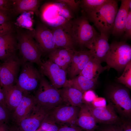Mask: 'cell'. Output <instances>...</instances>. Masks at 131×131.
Returning a JSON list of instances; mask_svg holds the SVG:
<instances>
[{
    "label": "cell",
    "mask_w": 131,
    "mask_h": 131,
    "mask_svg": "<svg viewBox=\"0 0 131 131\" xmlns=\"http://www.w3.org/2000/svg\"><path fill=\"white\" fill-rule=\"evenodd\" d=\"M118 10L117 1L108 0L96 10L87 14H83L89 21L93 23L100 33L108 36L109 34L112 32Z\"/></svg>",
    "instance_id": "6da1fadb"
},
{
    "label": "cell",
    "mask_w": 131,
    "mask_h": 131,
    "mask_svg": "<svg viewBox=\"0 0 131 131\" xmlns=\"http://www.w3.org/2000/svg\"><path fill=\"white\" fill-rule=\"evenodd\" d=\"M33 96L36 104L49 112L64 104L59 90L54 87L42 75Z\"/></svg>",
    "instance_id": "7a4b0ae2"
},
{
    "label": "cell",
    "mask_w": 131,
    "mask_h": 131,
    "mask_svg": "<svg viewBox=\"0 0 131 131\" xmlns=\"http://www.w3.org/2000/svg\"><path fill=\"white\" fill-rule=\"evenodd\" d=\"M18 49L22 63L27 62L35 63L40 66L42 62V52L33 37L32 32H22L17 38Z\"/></svg>",
    "instance_id": "3957f363"
},
{
    "label": "cell",
    "mask_w": 131,
    "mask_h": 131,
    "mask_svg": "<svg viewBox=\"0 0 131 131\" xmlns=\"http://www.w3.org/2000/svg\"><path fill=\"white\" fill-rule=\"evenodd\" d=\"M106 97L108 104L123 118L130 119L131 115V99L127 89L118 85L109 88Z\"/></svg>",
    "instance_id": "277c9868"
},
{
    "label": "cell",
    "mask_w": 131,
    "mask_h": 131,
    "mask_svg": "<svg viewBox=\"0 0 131 131\" xmlns=\"http://www.w3.org/2000/svg\"><path fill=\"white\" fill-rule=\"evenodd\" d=\"M131 61V47L124 41L113 42L106 56L105 62L109 69L120 71Z\"/></svg>",
    "instance_id": "5b68a950"
},
{
    "label": "cell",
    "mask_w": 131,
    "mask_h": 131,
    "mask_svg": "<svg viewBox=\"0 0 131 131\" xmlns=\"http://www.w3.org/2000/svg\"><path fill=\"white\" fill-rule=\"evenodd\" d=\"M71 33L76 45L81 48L87 47L99 34L83 14L81 16L72 21Z\"/></svg>",
    "instance_id": "8992f818"
},
{
    "label": "cell",
    "mask_w": 131,
    "mask_h": 131,
    "mask_svg": "<svg viewBox=\"0 0 131 131\" xmlns=\"http://www.w3.org/2000/svg\"><path fill=\"white\" fill-rule=\"evenodd\" d=\"M42 76L33 63H22L16 85L24 93L30 94L38 88Z\"/></svg>",
    "instance_id": "52a82bcc"
},
{
    "label": "cell",
    "mask_w": 131,
    "mask_h": 131,
    "mask_svg": "<svg viewBox=\"0 0 131 131\" xmlns=\"http://www.w3.org/2000/svg\"><path fill=\"white\" fill-rule=\"evenodd\" d=\"M22 63L21 59L16 54L1 63L0 72L1 87H2L16 84Z\"/></svg>",
    "instance_id": "ba28073f"
},
{
    "label": "cell",
    "mask_w": 131,
    "mask_h": 131,
    "mask_svg": "<svg viewBox=\"0 0 131 131\" xmlns=\"http://www.w3.org/2000/svg\"><path fill=\"white\" fill-rule=\"evenodd\" d=\"M40 67L41 75L47 77L55 88L58 89L67 84L66 70L49 60L42 62Z\"/></svg>",
    "instance_id": "9c48e42d"
},
{
    "label": "cell",
    "mask_w": 131,
    "mask_h": 131,
    "mask_svg": "<svg viewBox=\"0 0 131 131\" xmlns=\"http://www.w3.org/2000/svg\"><path fill=\"white\" fill-rule=\"evenodd\" d=\"M80 107L63 104L49 112V114L57 124L76 125Z\"/></svg>",
    "instance_id": "30bf717a"
},
{
    "label": "cell",
    "mask_w": 131,
    "mask_h": 131,
    "mask_svg": "<svg viewBox=\"0 0 131 131\" xmlns=\"http://www.w3.org/2000/svg\"><path fill=\"white\" fill-rule=\"evenodd\" d=\"M32 32L34 39L42 53H49L57 48L51 30L44 25L38 24Z\"/></svg>",
    "instance_id": "8fae6325"
},
{
    "label": "cell",
    "mask_w": 131,
    "mask_h": 131,
    "mask_svg": "<svg viewBox=\"0 0 131 131\" xmlns=\"http://www.w3.org/2000/svg\"><path fill=\"white\" fill-rule=\"evenodd\" d=\"M97 123L106 124H119L121 120L113 107L109 104L104 107H97L87 103Z\"/></svg>",
    "instance_id": "7c38bea8"
},
{
    "label": "cell",
    "mask_w": 131,
    "mask_h": 131,
    "mask_svg": "<svg viewBox=\"0 0 131 131\" xmlns=\"http://www.w3.org/2000/svg\"><path fill=\"white\" fill-rule=\"evenodd\" d=\"M49 112L36 104L29 115L17 126L21 131H35Z\"/></svg>",
    "instance_id": "4fadbf2b"
},
{
    "label": "cell",
    "mask_w": 131,
    "mask_h": 131,
    "mask_svg": "<svg viewBox=\"0 0 131 131\" xmlns=\"http://www.w3.org/2000/svg\"><path fill=\"white\" fill-rule=\"evenodd\" d=\"M36 104L33 95L24 93L21 101L12 113V123L17 125L29 115Z\"/></svg>",
    "instance_id": "5bb4252c"
},
{
    "label": "cell",
    "mask_w": 131,
    "mask_h": 131,
    "mask_svg": "<svg viewBox=\"0 0 131 131\" xmlns=\"http://www.w3.org/2000/svg\"><path fill=\"white\" fill-rule=\"evenodd\" d=\"M93 55L90 50H74L68 68V74L71 79L79 75Z\"/></svg>",
    "instance_id": "9a60e30c"
},
{
    "label": "cell",
    "mask_w": 131,
    "mask_h": 131,
    "mask_svg": "<svg viewBox=\"0 0 131 131\" xmlns=\"http://www.w3.org/2000/svg\"><path fill=\"white\" fill-rule=\"evenodd\" d=\"M87 48L90 50L94 57L101 63L105 62L110 48V45L108 42V36L100 33Z\"/></svg>",
    "instance_id": "2e32d148"
},
{
    "label": "cell",
    "mask_w": 131,
    "mask_h": 131,
    "mask_svg": "<svg viewBox=\"0 0 131 131\" xmlns=\"http://www.w3.org/2000/svg\"><path fill=\"white\" fill-rule=\"evenodd\" d=\"M131 0H122L120 6L116 15L112 33L115 36L120 35L124 33L125 25L129 12L131 10Z\"/></svg>",
    "instance_id": "e0dca14e"
},
{
    "label": "cell",
    "mask_w": 131,
    "mask_h": 131,
    "mask_svg": "<svg viewBox=\"0 0 131 131\" xmlns=\"http://www.w3.org/2000/svg\"><path fill=\"white\" fill-rule=\"evenodd\" d=\"M10 32L0 35V60L3 62L16 54L17 40Z\"/></svg>",
    "instance_id": "ac0fdd59"
},
{
    "label": "cell",
    "mask_w": 131,
    "mask_h": 131,
    "mask_svg": "<svg viewBox=\"0 0 131 131\" xmlns=\"http://www.w3.org/2000/svg\"><path fill=\"white\" fill-rule=\"evenodd\" d=\"M54 40L57 48L74 49L76 45L70 32L63 28L52 29Z\"/></svg>",
    "instance_id": "d6986e66"
},
{
    "label": "cell",
    "mask_w": 131,
    "mask_h": 131,
    "mask_svg": "<svg viewBox=\"0 0 131 131\" xmlns=\"http://www.w3.org/2000/svg\"><path fill=\"white\" fill-rule=\"evenodd\" d=\"M96 124L88 105L84 101L80 107L76 125L86 131H94L97 127Z\"/></svg>",
    "instance_id": "ffe728a7"
},
{
    "label": "cell",
    "mask_w": 131,
    "mask_h": 131,
    "mask_svg": "<svg viewBox=\"0 0 131 131\" xmlns=\"http://www.w3.org/2000/svg\"><path fill=\"white\" fill-rule=\"evenodd\" d=\"M75 49L57 48L49 53V59L66 70L71 61Z\"/></svg>",
    "instance_id": "44dd1931"
},
{
    "label": "cell",
    "mask_w": 131,
    "mask_h": 131,
    "mask_svg": "<svg viewBox=\"0 0 131 131\" xmlns=\"http://www.w3.org/2000/svg\"><path fill=\"white\" fill-rule=\"evenodd\" d=\"M63 104L80 107L83 103V94L67 84L59 90Z\"/></svg>",
    "instance_id": "7402d4cb"
},
{
    "label": "cell",
    "mask_w": 131,
    "mask_h": 131,
    "mask_svg": "<svg viewBox=\"0 0 131 131\" xmlns=\"http://www.w3.org/2000/svg\"><path fill=\"white\" fill-rule=\"evenodd\" d=\"M2 88L7 106L12 113L21 100L24 93L16 84Z\"/></svg>",
    "instance_id": "603a6c76"
},
{
    "label": "cell",
    "mask_w": 131,
    "mask_h": 131,
    "mask_svg": "<svg viewBox=\"0 0 131 131\" xmlns=\"http://www.w3.org/2000/svg\"><path fill=\"white\" fill-rule=\"evenodd\" d=\"M101 63L94 57H92L79 75L97 83L100 74L104 71L109 69L107 66H103Z\"/></svg>",
    "instance_id": "cb8c5ba5"
},
{
    "label": "cell",
    "mask_w": 131,
    "mask_h": 131,
    "mask_svg": "<svg viewBox=\"0 0 131 131\" xmlns=\"http://www.w3.org/2000/svg\"><path fill=\"white\" fill-rule=\"evenodd\" d=\"M11 11L16 14L24 12H32L37 15L39 14L38 8L40 1L38 0H13Z\"/></svg>",
    "instance_id": "d4e9b609"
},
{
    "label": "cell",
    "mask_w": 131,
    "mask_h": 131,
    "mask_svg": "<svg viewBox=\"0 0 131 131\" xmlns=\"http://www.w3.org/2000/svg\"><path fill=\"white\" fill-rule=\"evenodd\" d=\"M96 83L83 76L78 75L68 80L67 84L79 90L83 94L85 92L94 89Z\"/></svg>",
    "instance_id": "484cf974"
},
{
    "label": "cell",
    "mask_w": 131,
    "mask_h": 131,
    "mask_svg": "<svg viewBox=\"0 0 131 131\" xmlns=\"http://www.w3.org/2000/svg\"><path fill=\"white\" fill-rule=\"evenodd\" d=\"M108 0H83L80 1V6L83 14H86L94 11L103 5Z\"/></svg>",
    "instance_id": "4316f807"
},
{
    "label": "cell",
    "mask_w": 131,
    "mask_h": 131,
    "mask_svg": "<svg viewBox=\"0 0 131 131\" xmlns=\"http://www.w3.org/2000/svg\"><path fill=\"white\" fill-rule=\"evenodd\" d=\"M122 75L117 78V81L124 85L130 89H131V61L124 68Z\"/></svg>",
    "instance_id": "83f0119b"
},
{
    "label": "cell",
    "mask_w": 131,
    "mask_h": 131,
    "mask_svg": "<svg viewBox=\"0 0 131 131\" xmlns=\"http://www.w3.org/2000/svg\"><path fill=\"white\" fill-rule=\"evenodd\" d=\"M54 21H47V24L52 29L60 27L66 29H70L71 28L72 21L59 16Z\"/></svg>",
    "instance_id": "f1b7e54d"
},
{
    "label": "cell",
    "mask_w": 131,
    "mask_h": 131,
    "mask_svg": "<svg viewBox=\"0 0 131 131\" xmlns=\"http://www.w3.org/2000/svg\"><path fill=\"white\" fill-rule=\"evenodd\" d=\"M49 114L39 128L45 131H58L59 127Z\"/></svg>",
    "instance_id": "f546056e"
},
{
    "label": "cell",
    "mask_w": 131,
    "mask_h": 131,
    "mask_svg": "<svg viewBox=\"0 0 131 131\" xmlns=\"http://www.w3.org/2000/svg\"><path fill=\"white\" fill-rule=\"evenodd\" d=\"M12 114L7 106L0 103V123L7 124L11 121Z\"/></svg>",
    "instance_id": "4dcf8cb0"
},
{
    "label": "cell",
    "mask_w": 131,
    "mask_h": 131,
    "mask_svg": "<svg viewBox=\"0 0 131 131\" xmlns=\"http://www.w3.org/2000/svg\"><path fill=\"white\" fill-rule=\"evenodd\" d=\"M55 5L58 8V14L59 16L69 20H71V19L73 18V15L72 13L71 10L66 5L65 6H64L60 2L55 3Z\"/></svg>",
    "instance_id": "1f68e13d"
},
{
    "label": "cell",
    "mask_w": 131,
    "mask_h": 131,
    "mask_svg": "<svg viewBox=\"0 0 131 131\" xmlns=\"http://www.w3.org/2000/svg\"><path fill=\"white\" fill-rule=\"evenodd\" d=\"M129 12L127 21L125 25L124 38L125 39L131 38V11Z\"/></svg>",
    "instance_id": "d6a6232c"
},
{
    "label": "cell",
    "mask_w": 131,
    "mask_h": 131,
    "mask_svg": "<svg viewBox=\"0 0 131 131\" xmlns=\"http://www.w3.org/2000/svg\"><path fill=\"white\" fill-rule=\"evenodd\" d=\"M56 1L58 2H62L66 4L72 10L77 11L80 6V1H77L72 0H61Z\"/></svg>",
    "instance_id": "836d02e7"
},
{
    "label": "cell",
    "mask_w": 131,
    "mask_h": 131,
    "mask_svg": "<svg viewBox=\"0 0 131 131\" xmlns=\"http://www.w3.org/2000/svg\"><path fill=\"white\" fill-rule=\"evenodd\" d=\"M99 131H123L119 124H106L101 128Z\"/></svg>",
    "instance_id": "e575fe53"
},
{
    "label": "cell",
    "mask_w": 131,
    "mask_h": 131,
    "mask_svg": "<svg viewBox=\"0 0 131 131\" xmlns=\"http://www.w3.org/2000/svg\"><path fill=\"white\" fill-rule=\"evenodd\" d=\"M96 97L95 93L92 90H88L83 94V100L87 103H91Z\"/></svg>",
    "instance_id": "d590c367"
},
{
    "label": "cell",
    "mask_w": 131,
    "mask_h": 131,
    "mask_svg": "<svg viewBox=\"0 0 131 131\" xmlns=\"http://www.w3.org/2000/svg\"><path fill=\"white\" fill-rule=\"evenodd\" d=\"M12 4L11 0H0V10L10 12Z\"/></svg>",
    "instance_id": "8d00e7d4"
},
{
    "label": "cell",
    "mask_w": 131,
    "mask_h": 131,
    "mask_svg": "<svg viewBox=\"0 0 131 131\" xmlns=\"http://www.w3.org/2000/svg\"><path fill=\"white\" fill-rule=\"evenodd\" d=\"M12 27L9 23L0 24V35L12 32Z\"/></svg>",
    "instance_id": "74e56055"
},
{
    "label": "cell",
    "mask_w": 131,
    "mask_h": 131,
    "mask_svg": "<svg viewBox=\"0 0 131 131\" xmlns=\"http://www.w3.org/2000/svg\"><path fill=\"white\" fill-rule=\"evenodd\" d=\"M91 103L97 107H104L106 106L105 99L101 97H96Z\"/></svg>",
    "instance_id": "f35d334b"
},
{
    "label": "cell",
    "mask_w": 131,
    "mask_h": 131,
    "mask_svg": "<svg viewBox=\"0 0 131 131\" xmlns=\"http://www.w3.org/2000/svg\"><path fill=\"white\" fill-rule=\"evenodd\" d=\"M82 129L76 125L64 126L59 127L58 131H82Z\"/></svg>",
    "instance_id": "ab89813d"
},
{
    "label": "cell",
    "mask_w": 131,
    "mask_h": 131,
    "mask_svg": "<svg viewBox=\"0 0 131 131\" xmlns=\"http://www.w3.org/2000/svg\"><path fill=\"white\" fill-rule=\"evenodd\" d=\"M8 12L7 11L0 10V24L9 23Z\"/></svg>",
    "instance_id": "60d3db41"
},
{
    "label": "cell",
    "mask_w": 131,
    "mask_h": 131,
    "mask_svg": "<svg viewBox=\"0 0 131 131\" xmlns=\"http://www.w3.org/2000/svg\"><path fill=\"white\" fill-rule=\"evenodd\" d=\"M123 131H131V122L128 120L121 122L119 124Z\"/></svg>",
    "instance_id": "b9f144b4"
},
{
    "label": "cell",
    "mask_w": 131,
    "mask_h": 131,
    "mask_svg": "<svg viewBox=\"0 0 131 131\" xmlns=\"http://www.w3.org/2000/svg\"><path fill=\"white\" fill-rule=\"evenodd\" d=\"M0 103L7 106L5 99L4 96L2 88L0 87Z\"/></svg>",
    "instance_id": "7bdbcfd3"
},
{
    "label": "cell",
    "mask_w": 131,
    "mask_h": 131,
    "mask_svg": "<svg viewBox=\"0 0 131 131\" xmlns=\"http://www.w3.org/2000/svg\"><path fill=\"white\" fill-rule=\"evenodd\" d=\"M7 131H21L17 126L12 123L10 126H8Z\"/></svg>",
    "instance_id": "ee69618b"
},
{
    "label": "cell",
    "mask_w": 131,
    "mask_h": 131,
    "mask_svg": "<svg viewBox=\"0 0 131 131\" xmlns=\"http://www.w3.org/2000/svg\"><path fill=\"white\" fill-rule=\"evenodd\" d=\"M8 126L7 124L0 123V131H7Z\"/></svg>",
    "instance_id": "f6af8a7d"
},
{
    "label": "cell",
    "mask_w": 131,
    "mask_h": 131,
    "mask_svg": "<svg viewBox=\"0 0 131 131\" xmlns=\"http://www.w3.org/2000/svg\"><path fill=\"white\" fill-rule=\"evenodd\" d=\"M1 63L0 62V69H1Z\"/></svg>",
    "instance_id": "bcb514c9"
},
{
    "label": "cell",
    "mask_w": 131,
    "mask_h": 131,
    "mask_svg": "<svg viewBox=\"0 0 131 131\" xmlns=\"http://www.w3.org/2000/svg\"><path fill=\"white\" fill-rule=\"evenodd\" d=\"M39 131L38 129H37L36 131Z\"/></svg>",
    "instance_id": "7dc6e473"
}]
</instances>
